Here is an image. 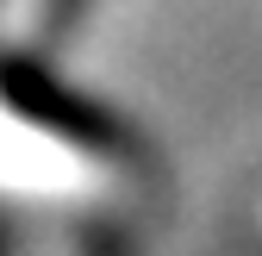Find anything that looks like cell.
<instances>
[{
    "mask_svg": "<svg viewBox=\"0 0 262 256\" xmlns=\"http://www.w3.org/2000/svg\"><path fill=\"white\" fill-rule=\"evenodd\" d=\"M144 187V144L44 75L25 44L0 38V206L94 231L125 219Z\"/></svg>",
    "mask_w": 262,
    "mask_h": 256,
    "instance_id": "obj_1",
    "label": "cell"
},
{
    "mask_svg": "<svg viewBox=\"0 0 262 256\" xmlns=\"http://www.w3.org/2000/svg\"><path fill=\"white\" fill-rule=\"evenodd\" d=\"M75 7H81V0H0V38L38 50V44H44Z\"/></svg>",
    "mask_w": 262,
    "mask_h": 256,
    "instance_id": "obj_2",
    "label": "cell"
},
{
    "mask_svg": "<svg viewBox=\"0 0 262 256\" xmlns=\"http://www.w3.org/2000/svg\"><path fill=\"white\" fill-rule=\"evenodd\" d=\"M75 256H106V250H75Z\"/></svg>",
    "mask_w": 262,
    "mask_h": 256,
    "instance_id": "obj_3",
    "label": "cell"
},
{
    "mask_svg": "<svg viewBox=\"0 0 262 256\" xmlns=\"http://www.w3.org/2000/svg\"><path fill=\"white\" fill-rule=\"evenodd\" d=\"M0 256H13V250H7V244H0Z\"/></svg>",
    "mask_w": 262,
    "mask_h": 256,
    "instance_id": "obj_4",
    "label": "cell"
},
{
    "mask_svg": "<svg viewBox=\"0 0 262 256\" xmlns=\"http://www.w3.org/2000/svg\"><path fill=\"white\" fill-rule=\"evenodd\" d=\"M256 219H262V200H256Z\"/></svg>",
    "mask_w": 262,
    "mask_h": 256,
    "instance_id": "obj_5",
    "label": "cell"
}]
</instances>
